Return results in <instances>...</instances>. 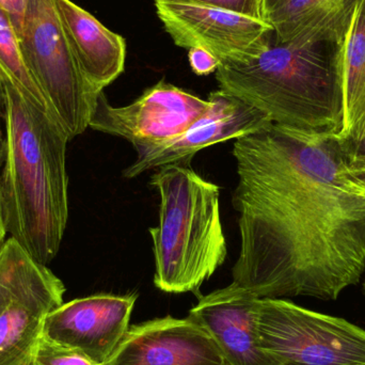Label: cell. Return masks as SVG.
<instances>
[{
  "instance_id": "1",
  "label": "cell",
  "mask_w": 365,
  "mask_h": 365,
  "mask_svg": "<svg viewBox=\"0 0 365 365\" xmlns=\"http://www.w3.org/2000/svg\"><path fill=\"white\" fill-rule=\"evenodd\" d=\"M233 283L257 298L336 300L365 272V186L342 139L279 124L235 139Z\"/></svg>"
},
{
  "instance_id": "15",
  "label": "cell",
  "mask_w": 365,
  "mask_h": 365,
  "mask_svg": "<svg viewBox=\"0 0 365 365\" xmlns=\"http://www.w3.org/2000/svg\"><path fill=\"white\" fill-rule=\"evenodd\" d=\"M355 6L351 0H282L266 16V23L276 44L345 41Z\"/></svg>"
},
{
  "instance_id": "14",
  "label": "cell",
  "mask_w": 365,
  "mask_h": 365,
  "mask_svg": "<svg viewBox=\"0 0 365 365\" xmlns=\"http://www.w3.org/2000/svg\"><path fill=\"white\" fill-rule=\"evenodd\" d=\"M56 4L81 71L92 86L104 91L124 72L125 40L71 0H56Z\"/></svg>"
},
{
  "instance_id": "13",
  "label": "cell",
  "mask_w": 365,
  "mask_h": 365,
  "mask_svg": "<svg viewBox=\"0 0 365 365\" xmlns=\"http://www.w3.org/2000/svg\"><path fill=\"white\" fill-rule=\"evenodd\" d=\"M259 299L232 282L201 296L188 317L210 334L227 365H279L259 346Z\"/></svg>"
},
{
  "instance_id": "17",
  "label": "cell",
  "mask_w": 365,
  "mask_h": 365,
  "mask_svg": "<svg viewBox=\"0 0 365 365\" xmlns=\"http://www.w3.org/2000/svg\"><path fill=\"white\" fill-rule=\"evenodd\" d=\"M0 77L16 88L28 101L38 108L51 113L46 98L28 71L19 38L4 12L0 10ZM53 115V113H51Z\"/></svg>"
},
{
  "instance_id": "29",
  "label": "cell",
  "mask_w": 365,
  "mask_h": 365,
  "mask_svg": "<svg viewBox=\"0 0 365 365\" xmlns=\"http://www.w3.org/2000/svg\"><path fill=\"white\" fill-rule=\"evenodd\" d=\"M225 365H227V364H225Z\"/></svg>"
},
{
  "instance_id": "12",
  "label": "cell",
  "mask_w": 365,
  "mask_h": 365,
  "mask_svg": "<svg viewBox=\"0 0 365 365\" xmlns=\"http://www.w3.org/2000/svg\"><path fill=\"white\" fill-rule=\"evenodd\" d=\"M210 334L190 317H167L130 327L104 365H225Z\"/></svg>"
},
{
  "instance_id": "21",
  "label": "cell",
  "mask_w": 365,
  "mask_h": 365,
  "mask_svg": "<svg viewBox=\"0 0 365 365\" xmlns=\"http://www.w3.org/2000/svg\"><path fill=\"white\" fill-rule=\"evenodd\" d=\"M27 4L28 0H0V10L8 17L16 34L21 30Z\"/></svg>"
},
{
  "instance_id": "23",
  "label": "cell",
  "mask_w": 365,
  "mask_h": 365,
  "mask_svg": "<svg viewBox=\"0 0 365 365\" xmlns=\"http://www.w3.org/2000/svg\"><path fill=\"white\" fill-rule=\"evenodd\" d=\"M4 150V104H2L1 83H0V168H1L2 158Z\"/></svg>"
},
{
  "instance_id": "19",
  "label": "cell",
  "mask_w": 365,
  "mask_h": 365,
  "mask_svg": "<svg viewBox=\"0 0 365 365\" xmlns=\"http://www.w3.org/2000/svg\"><path fill=\"white\" fill-rule=\"evenodd\" d=\"M265 21L264 0H187Z\"/></svg>"
},
{
  "instance_id": "28",
  "label": "cell",
  "mask_w": 365,
  "mask_h": 365,
  "mask_svg": "<svg viewBox=\"0 0 365 365\" xmlns=\"http://www.w3.org/2000/svg\"><path fill=\"white\" fill-rule=\"evenodd\" d=\"M358 0H351V2H353L354 4H357Z\"/></svg>"
},
{
  "instance_id": "16",
  "label": "cell",
  "mask_w": 365,
  "mask_h": 365,
  "mask_svg": "<svg viewBox=\"0 0 365 365\" xmlns=\"http://www.w3.org/2000/svg\"><path fill=\"white\" fill-rule=\"evenodd\" d=\"M344 130L347 153L365 135V0H358L344 43Z\"/></svg>"
},
{
  "instance_id": "27",
  "label": "cell",
  "mask_w": 365,
  "mask_h": 365,
  "mask_svg": "<svg viewBox=\"0 0 365 365\" xmlns=\"http://www.w3.org/2000/svg\"><path fill=\"white\" fill-rule=\"evenodd\" d=\"M21 365H34V358H32V356L29 358V359L26 360V361Z\"/></svg>"
},
{
  "instance_id": "2",
  "label": "cell",
  "mask_w": 365,
  "mask_h": 365,
  "mask_svg": "<svg viewBox=\"0 0 365 365\" xmlns=\"http://www.w3.org/2000/svg\"><path fill=\"white\" fill-rule=\"evenodd\" d=\"M4 150L0 186L10 237L38 263L59 252L68 219V134L0 77Z\"/></svg>"
},
{
  "instance_id": "24",
  "label": "cell",
  "mask_w": 365,
  "mask_h": 365,
  "mask_svg": "<svg viewBox=\"0 0 365 365\" xmlns=\"http://www.w3.org/2000/svg\"><path fill=\"white\" fill-rule=\"evenodd\" d=\"M6 219H4V203H2L1 186H0V249L4 246L8 236Z\"/></svg>"
},
{
  "instance_id": "26",
  "label": "cell",
  "mask_w": 365,
  "mask_h": 365,
  "mask_svg": "<svg viewBox=\"0 0 365 365\" xmlns=\"http://www.w3.org/2000/svg\"><path fill=\"white\" fill-rule=\"evenodd\" d=\"M353 173V171H351ZM354 175H355L356 178H357L358 180H359L360 182H362V184L365 186V171L364 173H353Z\"/></svg>"
},
{
  "instance_id": "8",
  "label": "cell",
  "mask_w": 365,
  "mask_h": 365,
  "mask_svg": "<svg viewBox=\"0 0 365 365\" xmlns=\"http://www.w3.org/2000/svg\"><path fill=\"white\" fill-rule=\"evenodd\" d=\"M156 14L178 46L203 49L219 63H248L272 44L266 21L187 0H155Z\"/></svg>"
},
{
  "instance_id": "22",
  "label": "cell",
  "mask_w": 365,
  "mask_h": 365,
  "mask_svg": "<svg viewBox=\"0 0 365 365\" xmlns=\"http://www.w3.org/2000/svg\"><path fill=\"white\" fill-rule=\"evenodd\" d=\"M349 168L353 173L365 171V135L349 154Z\"/></svg>"
},
{
  "instance_id": "4",
  "label": "cell",
  "mask_w": 365,
  "mask_h": 365,
  "mask_svg": "<svg viewBox=\"0 0 365 365\" xmlns=\"http://www.w3.org/2000/svg\"><path fill=\"white\" fill-rule=\"evenodd\" d=\"M150 185L160 195L153 242L154 285L165 293L197 294L227 259L220 188L186 165L158 168Z\"/></svg>"
},
{
  "instance_id": "18",
  "label": "cell",
  "mask_w": 365,
  "mask_h": 365,
  "mask_svg": "<svg viewBox=\"0 0 365 365\" xmlns=\"http://www.w3.org/2000/svg\"><path fill=\"white\" fill-rule=\"evenodd\" d=\"M34 365H101L79 351L51 342L42 336L34 349Z\"/></svg>"
},
{
  "instance_id": "20",
  "label": "cell",
  "mask_w": 365,
  "mask_h": 365,
  "mask_svg": "<svg viewBox=\"0 0 365 365\" xmlns=\"http://www.w3.org/2000/svg\"><path fill=\"white\" fill-rule=\"evenodd\" d=\"M188 60L191 70L199 76L216 72L219 66L218 60L203 49H189Z\"/></svg>"
},
{
  "instance_id": "9",
  "label": "cell",
  "mask_w": 365,
  "mask_h": 365,
  "mask_svg": "<svg viewBox=\"0 0 365 365\" xmlns=\"http://www.w3.org/2000/svg\"><path fill=\"white\" fill-rule=\"evenodd\" d=\"M208 106V100L160 81L128 106H111L102 92L89 128L122 137L133 147L153 145L179 136Z\"/></svg>"
},
{
  "instance_id": "3",
  "label": "cell",
  "mask_w": 365,
  "mask_h": 365,
  "mask_svg": "<svg viewBox=\"0 0 365 365\" xmlns=\"http://www.w3.org/2000/svg\"><path fill=\"white\" fill-rule=\"evenodd\" d=\"M344 43L308 40L270 46L248 63H219V89L270 122L313 135L344 130Z\"/></svg>"
},
{
  "instance_id": "7",
  "label": "cell",
  "mask_w": 365,
  "mask_h": 365,
  "mask_svg": "<svg viewBox=\"0 0 365 365\" xmlns=\"http://www.w3.org/2000/svg\"><path fill=\"white\" fill-rule=\"evenodd\" d=\"M66 287L12 237L0 249V365L29 359Z\"/></svg>"
},
{
  "instance_id": "5",
  "label": "cell",
  "mask_w": 365,
  "mask_h": 365,
  "mask_svg": "<svg viewBox=\"0 0 365 365\" xmlns=\"http://www.w3.org/2000/svg\"><path fill=\"white\" fill-rule=\"evenodd\" d=\"M24 62L70 140L89 128L98 91L71 48L56 0H28L17 34Z\"/></svg>"
},
{
  "instance_id": "6",
  "label": "cell",
  "mask_w": 365,
  "mask_h": 365,
  "mask_svg": "<svg viewBox=\"0 0 365 365\" xmlns=\"http://www.w3.org/2000/svg\"><path fill=\"white\" fill-rule=\"evenodd\" d=\"M261 349L279 365H365V330L281 298H259Z\"/></svg>"
},
{
  "instance_id": "10",
  "label": "cell",
  "mask_w": 365,
  "mask_h": 365,
  "mask_svg": "<svg viewBox=\"0 0 365 365\" xmlns=\"http://www.w3.org/2000/svg\"><path fill=\"white\" fill-rule=\"evenodd\" d=\"M207 100L208 108L179 136L134 147L137 158L123 171V177L133 179L168 165L189 166L197 152L252 134L272 123L261 111L222 90L210 92Z\"/></svg>"
},
{
  "instance_id": "11",
  "label": "cell",
  "mask_w": 365,
  "mask_h": 365,
  "mask_svg": "<svg viewBox=\"0 0 365 365\" xmlns=\"http://www.w3.org/2000/svg\"><path fill=\"white\" fill-rule=\"evenodd\" d=\"M136 300L135 294H98L62 304L47 317L43 336L104 365L130 329Z\"/></svg>"
},
{
  "instance_id": "25",
  "label": "cell",
  "mask_w": 365,
  "mask_h": 365,
  "mask_svg": "<svg viewBox=\"0 0 365 365\" xmlns=\"http://www.w3.org/2000/svg\"><path fill=\"white\" fill-rule=\"evenodd\" d=\"M282 0H264V13H265V21L266 16L278 6Z\"/></svg>"
}]
</instances>
